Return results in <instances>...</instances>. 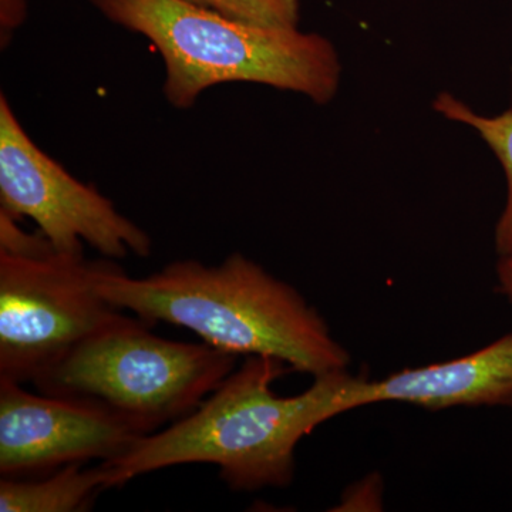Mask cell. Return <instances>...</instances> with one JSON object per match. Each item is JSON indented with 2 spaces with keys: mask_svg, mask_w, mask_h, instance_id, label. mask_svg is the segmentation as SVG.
<instances>
[{
  "mask_svg": "<svg viewBox=\"0 0 512 512\" xmlns=\"http://www.w3.org/2000/svg\"><path fill=\"white\" fill-rule=\"evenodd\" d=\"M0 211L29 218L59 254L83 245L107 259L147 258L153 242L94 185L73 177L26 133L8 97L0 96Z\"/></svg>",
  "mask_w": 512,
  "mask_h": 512,
  "instance_id": "obj_6",
  "label": "cell"
},
{
  "mask_svg": "<svg viewBox=\"0 0 512 512\" xmlns=\"http://www.w3.org/2000/svg\"><path fill=\"white\" fill-rule=\"evenodd\" d=\"M433 107L447 119L473 127L503 165L508 197L495 228V248L501 256L512 255V109L500 116L484 117L448 93L439 94Z\"/></svg>",
  "mask_w": 512,
  "mask_h": 512,
  "instance_id": "obj_10",
  "label": "cell"
},
{
  "mask_svg": "<svg viewBox=\"0 0 512 512\" xmlns=\"http://www.w3.org/2000/svg\"><path fill=\"white\" fill-rule=\"evenodd\" d=\"M500 291L512 302V255L501 256L497 265Z\"/></svg>",
  "mask_w": 512,
  "mask_h": 512,
  "instance_id": "obj_14",
  "label": "cell"
},
{
  "mask_svg": "<svg viewBox=\"0 0 512 512\" xmlns=\"http://www.w3.org/2000/svg\"><path fill=\"white\" fill-rule=\"evenodd\" d=\"M114 25L146 37L161 59L165 99L178 110L227 83H256L326 104L340 63L325 37L298 28L252 25L188 0H90Z\"/></svg>",
  "mask_w": 512,
  "mask_h": 512,
  "instance_id": "obj_3",
  "label": "cell"
},
{
  "mask_svg": "<svg viewBox=\"0 0 512 512\" xmlns=\"http://www.w3.org/2000/svg\"><path fill=\"white\" fill-rule=\"evenodd\" d=\"M94 284L107 302L151 328L164 322L191 330L222 352L274 357L313 377L348 369V352L320 313L242 254L218 265L183 259L143 278L101 259Z\"/></svg>",
  "mask_w": 512,
  "mask_h": 512,
  "instance_id": "obj_1",
  "label": "cell"
},
{
  "mask_svg": "<svg viewBox=\"0 0 512 512\" xmlns=\"http://www.w3.org/2000/svg\"><path fill=\"white\" fill-rule=\"evenodd\" d=\"M110 490L101 463L86 468L70 464L45 476L0 480L2 512H79L89 510L97 495Z\"/></svg>",
  "mask_w": 512,
  "mask_h": 512,
  "instance_id": "obj_9",
  "label": "cell"
},
{
  "mask_svg": "<svg viewBox=\"0 0 512 512\" xmlns=\"http://www.w3.org/2000/svg\"><path fill=\"white\" fill-rule=\"evenodd\" d=\"M151 329L124 312L32 384L40 393L104 407L144 434L164 429L194 412L237 369L238 356Z\"/></svg>",
  "mask_w": 512,
  "mask_h": 512,
  "instance_id": "obj_4",
  "label": "cell"
},
{
  "mask_svg": "<svg viewBox=\"0 0 512 512\" xmlns=\"http://www.w3.org/2000/svg\"><path fill=\"white\" fill-rule=\"evenodd\" d=\"M99 261L0 254V379L33 383L124 311L97 292Z\"/></svg>",
  "mask_w": 512,
  "mask_h": 512,
  "instance_id": "obj_5",
  "label": "cell"
},
{
  "mask_svg": "<svg viewBox=\"0 0 512 512\" xmlns=\"http://www.w3.org/2000/svg\"><path fill=\"white\" fill-rule=\"evenodd\" d=\"M53 252L57 251L39 229L29 234L19 227V220L0 211V254L40 258Z\"/></svg>",
  "mask_w": 512,
  "mask_h": 512,
  "instance_id": "obj_12",
  "label": "cell"
},
{
  "mask_svg": "<svg viewBox=\"0 0 512 512\" xmlns=\"http://www.w3.org/2000/svg\"><path fill=\"white\" fill-rule=\"evenodd\" d=\"M28 0H0V46L6 49L28 18Z\"/></svg>",
  "mask_w": 512,
  "mask_h": 512,
  "instance_id": "obj_13",
  "label": "cell"
},
{
  "mask_svg": "<svg viewBox=\"0 0 512 512\" xmlns=\"http://www.w3.org/2000/svg\"><path fill=\"white\" fill-rule=\"evenodd\" d=\"M147 436L92 402L30 393L0 379V476H45L70 464L114 461Z\"/></svg>",
  "mask_w": 512,
  "mask_h": 512,
  "instance_id": "obj_7",
  "label": "cell"
},
{
  "mask_svg": "<svg viewBox=\"0 0 512 512\" xmlns=\"http://www.w3.org/2000/svg\"><path fill=\"white\" fill-rule=\"evenodd\" d=\"M252 25L298 28L299 0H188Z\"/></svg>",
  "mask_w": 512,
  "mask_h": 512,
  "instance_id": "obj_11",
  "label": "cell"
},
{
  "mask_svg": "<svg viewBox=\"0 0 512 512\" xmlns=\"http://www.w3.org/2000/svg\"><path fill=\"white\" fill-rule=\"evenodd\" d=\"M291 366L265 356H247L194 410L136 441L124 456L101 463L109 488L163 468L212 464L235 491L286 487L295 474V448L335 414L348 370L315 377L293 397L276 396L272 384Z\"/></svg>",
  "mask_w": 512,
  "mask_h": 512,
  "instance_id": "obj_2",
  "label": "cell"
},
{
  "mask_svg": "<svg viewBox=\"0 0 512 512\" xmlns=\"http://www.w3.org/2000/svg\"><path fill=\"white\" fill-rule=\"evenodd\" d=\"M400 402L427 410L456 406L512 407V333L471 355L386 379L348 377L340 390L336 413L367 404Z\"/></svg>",
  "mask_w": 512,
  "mask_h": 512,
  "instance_id": "obj_8",
  "label": "cell"
}]
</instances>
